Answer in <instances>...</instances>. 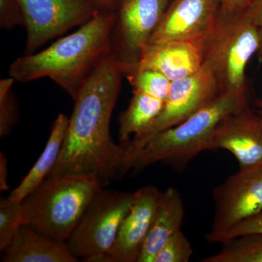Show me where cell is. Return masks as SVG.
<instances>
[{
    "label": "cell",
    "mask_w": 262,
    "mask_h": 262,
    "mask_svg": "<svg viewBox=\"0 0 262 262\" xmlns=\"http://www.w3.org/2000/svg\"><path fill=\"white\" fill-rule=\"evenodd\" d=\"M123 76L111 51L91 71L74 100L61 154L48 177L94 176L107 185L121 177L125 148L113 141L110 121Z\"/></svg>",
    "instance_id": "6da1fadb"
},
{
    "label": "cell",
    "mask_w": 262,
    "mask_h": 262,
    "mask_svg": "<svg viewBox=\"0 0 262 262\" xmlns=\"http://www.w3.org/2000/svg\"><path fill=\"white\" fill-rule=\"evenodd\" d=\"M115 18V11L100 10L76 32L42 51L15 59L10 77L20 82L48 77L74 101L91 71L111 51Z\"/></svg>",
    "instance_id": "7a4b0ae2"
},
{
    "label": "cell",
    "mask_w": 262,
    "mask_h": 262,
    "mask_svg": "<svg viewBox=\"0 0 262 262\" xmlns=\"http://www.w3.org/2000/svg\"><path fill=\"white\" fill-rule=\"evenodd\" d=\"M248 103V91L221 93L187 120L158 133L144 145L129 148L122 144L125 158L121 177L158 163L184 170L198 155L210 150L212 136L221 120Z\"/></svg>",
    "instance_id": "3957f363"
},
{
    "label": "cell",
    "mask_w": 262,
    "mask_h": 262,
    "mask_svg": "<svg viewBox=\"0 0 262 262\" xmlns=\"http://www.w3.org/2000/svg\"><path fill=\"white\" fill-rule=\"evenodd\" d=\"M106 186L94 176L48 177L23 201L29 224L43 235L67 243Z\"/></svg>",
    "instance_id": "277c9868"
},
{
    "label": "cell",
    "mask_w": 262,
    "mask_h": 262,
    "mask_svg": "<svg viewBox=\"0 0 262 262\" xmlns=\"http://www.w3.org/2000/svg\"><path fill=\"white\" fill-rule=\"evenodd\" d=\"M259 47V27L245 11L219 13L206 37L204 63L213 70L221 93L248 91L246 70Z\"/></svg>",
    "instance_id": "5b68a950"
},
{
    "label": "cell",
    "mask_w": 262,
    "mask_h": 262,
    "mask_svg": "<svg viewBox=\"0 0 262 262\" xmlns=\"http://www.w3.org/2000/svg\"><path fill=\"white\" fill-rule=\"evenodd\" d=\"M134 192L103 189L88 207L67 241L72 254L84 261H103L130 211Z\"/></svg>",
    "instance_id": "8992f818"
},
{
    "label": "cell",
    "mask_w": 262,
    "mask_h": 262,
    "mask_svg": "<svg viewBox=\"0 0 262 262\" xmlns=\"http://www.w3.org/2000/svg\"><path fill=\"white\" fill-rule=\"evenodd\" d=\"M220 94L213 70L207 63H203L201 70L193 75L171 81L168 96L158 118L141 135L122 144L129 148L144 145L158 133L187 120Z\"/></svg>",
    "instance_id": "52a82bcc"
},
{
    "label": "cell",
    "mask_w": 262,
    "mask_h": 262,
    "mask_svg": "<svg viewBox=\"0 0 262 262\" xmlns=\"http://www.w3.org/2000/svg\"><path fill=\"white\" fill-rule=\"evenodd\" d=\"M171 0H119L111 39V52L120 64L140 59Z\"/></svg>",
    "instance_id": "ba28073f"
},
{
    "label": "cell",
    "mask_w": 262,
    "mask_h": 262,
    "mask_svg": "<svg viewBox=\"0 0 262 262\" xmlns=\"http://www.w3.org/2000/svg\"><path fill=\"white\" fill-rule=\"evenodd\" d=\"M17 1L25 18V55L36 53L49 41L85 24L101 10L89 0Z\"/></svg>",
    "instance_id": "9c48e42d"
},
{
    "label": "cell",
    "mask_w": 262,
    "mask_h": 262,
    "mask_svg": "<svg viewBox=\"0 0 262 262\" xmlns=\"http://www.w3.org/2000/svg\"><path fill=\"white\" fill-rule=\"evenodd\" d=\"M214 215L206 237L215 235L262 212V166L238 170L215 188Z\"/></svg>",
    "instance_id": "30bf717a"
},
{
    "label": "cell",
    "mask_w": 262,
    "mask_h": 262,
    "mask_svg": "<svg viewBox=\"0 0 262 262\" xmlns=\"http://www.w3.org/2000/svg\"><path fill=\"white\" fill-rule=\"evenodd\" d=\"M225 149L239 164V170L262 166V115L248 103L222 119L215 127L210 150Z\"/></svg>",
    "instance_id": "8fae6325"
},
{
    "label": "cell",
    "mask_w": 262,
    "mask_h": 262,
    "mask_svg": "<svg viewBox=\"0 0 262 262\" xmlns=\"http://www.w3.org/2000/svg\"><path fill=\"white\" fill-rule=\"evenodd\" d=\"M163 192L148 185L134 192V201L115 244L103 261L138 262Z\"/></svg>",
    "instance_id": "7c38bea8"
},
{
    "label": "cell",
    "mask_w": 262,
    "mask_h": 262,
    "mask_svg": "<svg viewBox=\"0 0 262 262\" xmlns=\"http://www.w3.org/2000/svg\"><path fill=\"white\" fill-rule=\"evenodd\" d=\"M220 10L218 0H171L148 44L206 36Z\"/></svg>",
    "instance_id": "4fadbf2b"
},
{
    "label": "cell",
    "mask_w": 262,
    "mask_h": 262,
    "mask_svg": "<svg viewBox=\"0 0 262 262\" xmlns=\"http://www.w3.org/2000/svg\"><path fill=\"white\" fill-rule=\"evenodd\" d=\"M206 37L148 44L139 62L130 66L157 71L170 81L180 80L203 67Z\"/></svg>",
    "instance_id": "5bb4252c"
},
{
    "label": "cell",
    "mask_w": 262,
    "mask_h": 262,
    "mask_svg": "<svg viewBox=\"0 0 262 262\" xmlns=\"http://www.w3.org/2000/svg\"><path fill=\"white\" fill-rule=\"evenodd\" d=\"M3 253V262L78 261L67 243L43 235L29 224L20 227L11 244Z\"/></svg>",
    "instance_id": "9a60e30c"
},
{
    "label": "cell",
    "mask_w": 262,
    "mask_h": 262,
    "mask_svg": "<svg viewBox=\"0 0 262 262\" xmlns=\"http://www.w3.org/2000/svg\"><path fill=\"white\" fill-rule=\"evenodd\" d=\"M184 215L185 208L180 192L174 187L168 188L162 194L138 262H155L167 241L181 230Z\"/></svg>",
    "instance_id": "2e32d148"
},
{
    "label": "cell",
    "mask_w": 262,
    "mask_h": 262,
    "mask_svg": "<svg viewBox=\"0 0 262 262\" xmlns=\"http://www.w3.org/2000/svg\"><path fill=\"white\" fill-rule=\"evenodd\" d=\"M69 122L70 118L64 114L58 115L52 127L51 134L42 154L18 187L10 193V198L23 201L48 178L59 158Z\"/></svg>",
    "instance_id": "e0dca14e"
},
{
    "label": "cell",
    "mask_w": 262,
    "mask_h": 262,
    "mask_svg": "<svg viewBox=\"0 0 262 262\" xmlns=\"http://www.w3.org/2000/svg\"><path fill=\"white\" fill-rule=\"evenodd\" d=\"M128 107L119 117V138L122 143L141 135L158 118L165 101L149 95L133 91Z\"/></svg>",
    "instance_id": "ac0fdd59"
},
{
    "label": "cell",
    "mask_w": 262,
    "mask_h": 262,
    "mask_svg": "<svg viewBox=\"0 0 262 262\" xmlns=\"http://www.w3.org/2000/svg\"><path fill=\"white\" fill-rule=\"evenodd\" d=\"M220 252L201 262H262V234H244L223 243Z\"/></svg>",
    "instance_id": "d6986e66"
},
{
    "label": "cell",
    "mask_w": 262,
    "mask_h": 262,
    "mask_svg": "<svg viewBox=\"0 0 262 262\" xmlns=\"http://www.w3.org/2000/svg\"><path fill=\"white\" fill-rule=\"evenodd\" d=\"M121 66V65H120ZM122 73L132 86L133 91L143 93L165 101L171 81L159 72L135 66L122 67Z\"/></svg>",
    "instance_id": "ffe728a7"
},
{
    "label": "cell",
    "mask_w": 262,
    "mask_h": 262,
    "mask_svg": "<svg viewBox=\"0 0 262 262\" xmlns=\"http://www.w3.org/2000/svg\"><path fill=\"white\" fill-rule=\"evenodd\" d=\"M29 224L23 201L8 196L0 199V251H4L11 244L20 227Z\"/></svg>",
    "instance_id": "44dd1931"
},
{
    "label": "cell",
    "mask_w": 262,
    "mask_h": 262,
    "mask_svg": "<svg viewBox=\"0 0 262 262\" xmlns=\"http://www.w3.org/2000/svg\"><path fill=\"white\" fill-rule=\"evenodd\" d=\"M14 79L0 80V136L9 135L18 120V102L12 91Z\"/></svg>",
    "instance_id": "7402d4cb"
},
{
    "label": "cell",
    "mask_w": 262,
    "mask_h": 262,
    "mask_svg": "<svg viewBox=\"0 0 262 262\" xmlns=\"http://www.w3.org/2000/svg\"><path fill=\"white\" fill-rule=\"evenodd\" d=\"M192 254L190 241L179 230L167 241L155 262H188L190 261Z\"/></svg>",
    "instance_id": "603a6c76"
},
{
    "label": "cell",
    "mask_w": 262,
    "mask_h": 262,
    "mask_svg": "<svg viewBox=\"0 0 262 262\" xmlns=\"http://www.w3.org/2000/svg\"><path fill=\"white\" fill-rule=\"evenodd\" d=\"M253 233L262 234V212L241 222L238 225L234 226L225 232L206 237L208 243L222 244L234 237Z\"/></svg>",
    "instance_id": "cb8c5ba5"
},
{
    "label": "cell",
    "mask_w": 262,
    "mask_h": 262,
    "mask_svg": "<svg viewBox=\"0 0 262 262\" xmlns=\"http://www.w3.org/2000/svg\"><path fill=\"white\" fill-rule=\"evenodd\" d=\"M0 27L4 29L25 27L23 10L17 0H0Z\"/></svg>",
    "instance_id": "d4e9b609"
},
{
    "label": "cell",
    "mask_w": 262,
    "mask_h": 262,
    "mask_svg": "<svg viewBox=\"0 0 262 262\" xmlns=\"http://www.w3.org/2000/svg\"><path fill=\"white\" fill-rule=\"evenodd\" d=\"M221 11L238 13L246 10L253 0H218Z\"/></svg>",
    "instance_id": "484cf974"
},
{
    "label": "cell",
    "mask_w": 262,
    "mask_h": 262,
    "mask_svg": "<svg viewBox=\"0 0 262 262\" xmlns=\"http://www.w3.org/2000/svg\"><path fill=\"white\" fill-rule=\"evenodd\" d=\"M250 20L259 28L262 27V0H253L244 10Z\"/></svg>",
    "instance_id": "4316f807"
},
{
    "label": "cell",
    "mask_w": 262,
    "mask_h": 262,
    "mask_svg": "<svg viewBox=\"0 0 262 262\" xmlns=\"http://www.w3.org/2000/svg\"><path fill=\"white\" fill-rule=\"evenodd\" d=\"M8 160L3 152L0 153V190L5 192L10 189L8 185Z\"/></svg>",
    "instance_id": "83f0119b"
},
{
    "label": "cell",
    "mask_w": 262,
    "mask_h": 262,
    "mask_svg": "<svg viewBox=\"0 0 262 262\" xmlns=\"http://www.w3.org/2000/svg\"><path fill=\"white\" fill-rule=\"evenodd\" d=\"M99 10L115 11L119 0H89Z\"/></svg>",
    "instance_id": "f1b7e54d"
},
{
    "label": "cell",
    "mask_w": 262,
    "mask_h": 262,
    "mask_svg": "<svg viewBox=\"0 0 262 262\" xmlns=\"http://www.w3.org/2000/svg\"><path fill=\"white\" fill-rule=\"evenodd\" d=\"M258 54L259 58L262 57V27L259 28V47H258Z\"/></svg>",
    "instance_id": "f546056e"
}]
</instances>
